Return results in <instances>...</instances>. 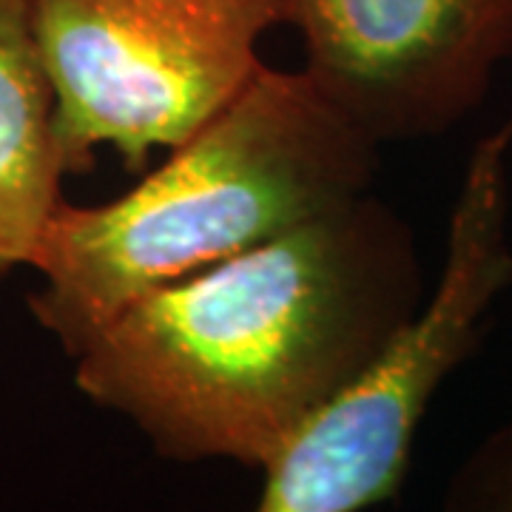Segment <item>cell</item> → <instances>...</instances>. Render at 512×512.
<instances>
[{"instance_id": "cell-1", "label": "cell", "mask_w": 512, "mask_h": 512, "mask_svg": "<svg viewBox=\"0 0 512 512\" xmlns=\"http://www.w3.org/2000/svg\"><path fill=\"white\" fill-rule=\"evenodd\" d=\"M410 225L370 191L146 293L74 384L168 461L265 470L419 311Z\"/></svg>"}, {"instance_id": "cell-2", "label": "cell", "mask_w": 512, "mask_h": 512, "mask_svg": "<svg viewBox=\"0 0 512 512\" xmlns=\"http://www.w3.org/2000/svg\"><path fill=\"white\" fill-rule=\"evenodd\" d=\"M376 168L379 146L305 74L262 66L123 197L57 205L26 265L43 279L29 311L74 359L146 293L365 194Z\"/></svg>"}, {"instance_id": "cell-3", "label": "cell", "mask_w": 512, "mask_h": 512, "mask_svg": "<svg viewBox=\"0 0 512 512\" xmlns=\"http://www.w3.org/2000/svg\"><path fill=\"white\" fill-rule=\"evenodd\" d=\"M510 143L512 117L473 148L433 291L365 373L262 470L256 510L359 512L402 490L427 407L473 353L512 285Z\"/></svg>"}, {"instance_id": "cell-4", "label": "cell", "mask_w": 512, "mask_h": 512, "mask_svg": "<svg viewBox=\"0 0 512 512\" xmlns=\"http://www.w3.org/2000/svg\"><path fill=\"white\" fill-rule=\"evenodd\" d=\"M285 0H35L66 174L111 146L128 171L183 146L265 66Z\"/></svg>"}, {"instance_id": "cell-5", "label": "cell", "mask_w": 512, "mask_h": 512, "mask_svg": "<svg viewBox=\"0 0 512 512\" xmlns=\"http://www.w3.org/2000/svg\"><path fill=\"white\" fill-rule=\"evenodd\" d=\"M299 72L373 146L470 120L512 60V0H285Z\"/></svg>"}, {"instance_id": "cell-6", "label": "cell", "mask_w": 512, "mask_h": 512, "mask_svg": "<svg viewBox=\"0 0 512 512\" xmlns=\"http://www.w3.org/2000/svg\"><path fill=\"white\" fill-rule=\"evenodd\" d=\"M63 177L35 0H0V279L29 265L63 202Z\"/></svg>"}, {"instance_id": "cell-7", "label": "cell", "mask_w": 512, "mask_h": 512, "mask_svg": "<svg viewBox=\"0 0 512 512\" xmlns=\"http://www.w3.org/2000/svg\"><path fill=\"white\" fill-rule=\"evenodd\" d=\"M450 510L512 512V421L478 444L444 495Z\"/></svg>"}]
</instances>
